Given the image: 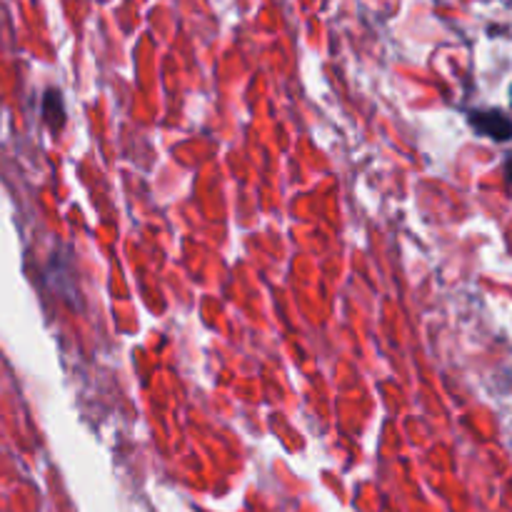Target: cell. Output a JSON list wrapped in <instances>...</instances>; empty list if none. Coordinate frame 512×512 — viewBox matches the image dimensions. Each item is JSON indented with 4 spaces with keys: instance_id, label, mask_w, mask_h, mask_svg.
<instances>
[{
    "instance_id": "cell-1",
    "label": "cell",
    "mask_w": 512,
    "mask_h": 512,
    "mask_svg": "<svg viewBox=\"0 0 512 512\" xmlns=\"http://www.w3.org/2000/svg\"><path fill=\"white\" fill-rule=\"evenodd\" d=\"M470 125L480 135H488L493 140H510L512 138V120L500 110H473L470 113Z\"/></svg>"
},
{
    "instance_id": "cell-2",
    "label": "cell",
    "mask_w": 512,
    "mask_h": 512,
    "mask_svg": "<svg viewBox=\"0 0 512 512\" xmlns=\"http://www.w3.org/2000/svg\"><path fill=\"white\" fill-rule=\"evenodd\" d=\"M508 175H510V180H512V163L508 165Z\"/></svg>"
}]
</instances>
